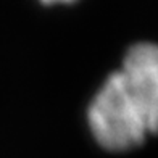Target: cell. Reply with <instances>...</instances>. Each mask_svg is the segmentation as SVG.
<instances>
[{"label": "cell", "mask_w": 158, "mask_h": 158, "mask_svg": "<svg viewBox=\"0 0 158 158\" xmlns=\"http://www.w3.org/2000/svg\"><path fill=\"white\" fill-rule=\"evenodd\" d=\"M87 121L95 140L111 152L131 150L148 135L118 71L106 77L90 102Z\"/></svg>", "instance_id": "cell-1"}, {"label": "cell", "mask_w": 158, "mask_h": 158, "mask_svg": "<svg viewBox=\"0 0 158 158\" xmlns=\"http://www.w3.org/2000/svg\"><path fill=\"white\" fill-rule=\"evenodd\" d=\"M118 73L148 134H158V45L142 42L131 47Z\"/></svg>", "instance_id": "cell-2"}]
</instances>
